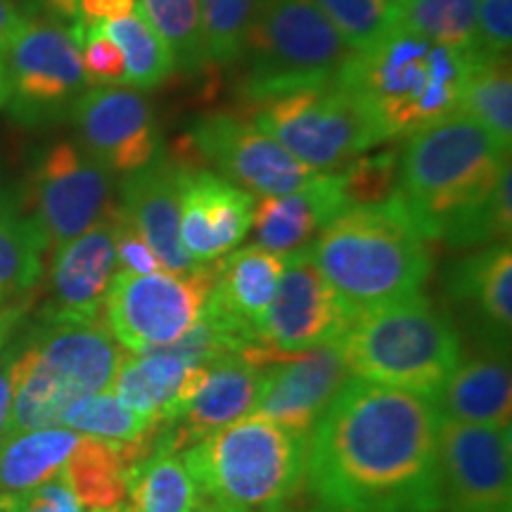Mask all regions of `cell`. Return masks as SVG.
Returning a JSON list of instances; mask_svg holds the SVG:
<instances>
[{
  "instance_id": "6da1fadb",
  "label": "cell",
  "mask_w": 512,
  "mask_h": 512,
  "mask_svg": "<svg viewBox=\"0 0 512 512\" xmlns=\"http://www.w3.org/2000/svg\"><path fill=\"white\" fill-rule=\"evenodd\" d=\"M434 401L351 380L316 422L304 482L325 512H441Z\"/></svg>"
},
{
  "instance_id": "7a4b0ae2",
  "label": "cell",
  "mask_w": 512,
  "mask_h": 512,
  "mask_svg": "<svg viewBox=\"0 0 512 512\" xmlns=\"http://www.w3.org/2000/svg\"><path fill=\"white\" fill-rule=\"evenodd\" d=\"M394 195L418 233L451 247L510 238V147L470 114H453L408 136Z\"/></svg>"
},
{
  "instance_id": "3957f363",
  "label": "cell",
  "mask_w": 512,
  "mask_h": 512,
  "mask_svg": "<svg viewBox=\"0 0 512 512\" xmlns=\"http://www.w3.org/2000/svg\"><path fill=\"white\" fill-rule=\"evenodd\" d=\"M351 318L422 294L432 254L399 197L351 204L309 247Z\"/></svg>"
},
{
  "instance_id": "277c9868",
  "label": "cell",
  "mask_w": 512,
  "mask_h": 512,
  "mask_svg": "<svg viewBox=\"0 0 512 512\" xmlns=\"http://www.w3.org/2000/svg\"><path fill=\"white\" fill-rule=\"evenodd\" d=\"M470 55L396 27L373 48L351 53L335 83L363 107L387 143L460 112Z\"/></svg>"
},
{
  "instance_id": "5b68a950",
  "label": "cell",
  "mask_w": 512,
  "mask_h": 512,
  "mask_svg": "<svg viewBox=\"0 0 512 512\" xmlns=\"http://www.w3.org/2000/svg\"><path fill=\"white\" fill-rule=\"evenodd\" d=\"M306 448L309 434L249 415L185 448L183 463L219 512H283L304 484Z\"/></svg>"
},
{
  "instance_id": "8992f818",
  "label": "cell",
  "mask_w": 512,
  "mask_h": 512,
  "mask_svg": "<svg viewBox=\"0 0 512 512\" xmlns=\"http://www.w3.org/2000/svg\"><path fill=\"white\" fill-rule=\"evenodd\" d=\"M351 377L434 401L463 358V339L425 294L358 313L339 337Z\"/></svg>"
},
{
  "instance_id": "52a82bcc",
  "label": "cell",
  "mask_w": 512,
  "mask_h": 512,
  "mask_svg": "<svg viewBox=\"0 0 512 512\" xmlns=\"http://www.w3.org/2000/svg\"><path fill=\"white\" fill-rule=\"evenodd\" d=\"M124 354L100 318L41 313L17 344L10 434L60 425L74 399L110 389Z\"/></svg>"
},
{
  "instance_id": "ba28073f",
  "label": "cell",
  "mask_w": 512,
  "mask_h": 512,
  "mask_svg": "<svg viewBox=\"0 0 512 512\" xmlns=\"http://www.w3.org/2000/svg\"><path fill=\"white\" fill-rule=\"evenodd\" d=\"M351 48L313 0H259L245 50L242 95L252 102L335 81Z\"/></svg>"
},
{
  "instance_id": "9c48e42d",
  "label": "cell",
  "mask_w": 512,
  "mask_h": 512,
  "mask_svg": "<svg viewBox=\"0 0 512 512\" xmlns=\"http://www.w3.org/2000/svg\"><path fill=\"white\" fill-rule=\"evenodd\" d=\"M254 105L256 124L316 174H337L382 145L363 107L335 81L275 93Z\"/></svg>"
},
{
  "instance_id": "30bf717a",
  "label": "cell",
  "mask_w": 512,
  "mask_h": 512,
  "mask_svg": "<svg viewBox=\"0 0 512 512\" xmlns=\"http://www.w3.org/2000/svg\"><path fill=\"white\" fill-rule=\"evenodd\" d=\"M211 292V261L192 271H117L102 316L114 342L128 354L181 342L200 325Z\"/></svg>"
},
{
  "instance_id": "8fae6325",
  "label": "cell",
  "mask_w": 512,
  "mask_h": 512,
  "mask_svg": "<svg viewBox=\"0 0 512 512\" xmlns=\"http://www.w3.org/2000/svg\"><path fill=\"white\" fill-rule=\"evenodd\" d=\"M12 117L22 124H53L86 91L79 41L72 24L27 17L3 50Z\"/></svg>"
},
{
  "instance_id": "7c38bea8",
  "label": "cell",
  "mask_w": 512,
  "mask_h": 512,
  "mask_svg": "<svg viewBox=\"0 0 512 512\" xmlns=\"http://www.w3.org/2000/svg\"><path fill=\"white\" fill-rule=\"evenodd\" d=\"M349 320L347 309L318 271L311 249L287 254L283 278L256 330V344L242 356L268 368L283 356L335 342Z\"/></svg>"
},
{
  "instance_id": "4fadbf2b",
  "label": "cell",
  "mask_w": 512,
  "mask_h": 512,
  "mask_svg": "<svg viewBox=\"0 0 512 512\" xmlns=\"http://www.w3.org/2000/svg\"><path fill=\"white\" fill-rule=\"evenodd\" d=\"M31 211L48 252L93 228L114 204V176L76 140L50 145L31 176Z\"/></svg>"
},
{
  "instance_id": "5bb4252c",
  "label": "cell",
  "mask_w": 512,
  "mask_h": 512,
  "mask_svg": "<svg viewBox=\"0 0 512 512\" xmlns=\"http://www.w3.org/2000/svg\"><path fill=\"white\" fill-rule=\"evenodd\" d=\"M188 136L197 155L207 159L219 176L254 197L287 195L318 176L254 119L216 112L197 119Z\"/></svg>"
},
{
  "instance_id": "9a60e30c",
  "label": "cell",
  "mask_w": 512,
  "mask_h": 512,
  "mask_svg": "<svg viewBox=\"0 0 512 512\" xmlns=\"http://www.w3.org/2000/svg\"><path fill=\"white\" fill-rule=\"evenodd\" d=\"M69 117L79 136L76 143L112 176H128L164 157L155 107L136 88L100 86L83 91Z\"/></svg>"
},
{
  "instance_id": "2e32d148",
  "label": "cell",
  "mask_w": 512,
  "mask_h": 512,
  "mask_svg": "<svg viewBox=\"0 0 512 512\" xmlns=\"http://www.w3.org/2000/svg\"><path fill=\"white\" fill-rule=\"evenodd\" d=\"M439 460L446 512H512L510 427L441 418Z\"/></svg>"
},
{
  "instance_id": "e0dca14e",
  "label": "cell",
  "mask_w": 512,
  "mask_h": 512,
  "mask_svg": "<svg viewBox=\"0 0 512 512\" xmlns=\"http://www.w3.org/2000/svg\"><path fill=\"white\" fill-rule=\"evenodd\" d=\"M349 380L351 373L339 339L302 354L283 356L266 368L252 415L311 434Z\"/></svg>"
},
{
  "instance_id": "ac0fdd59",
  "label": "cell",
  "mask_w": 512,
  "mask_h": 512,
  "mask_svg": "<svg viewBox=\"0 0 512 512\" xmlns=\"http://www.w3.org/2000/svg\"><path fill=\"white\" fill-rule=\"evenodd\" d=\"M287 254L249 245L211 261V292L204 306V320L238 344L240 354L256 344V330L266 316Z\"/></svg>"
},
{
  "instance_id": "d6986e66",
  "label": "cell",
  "mask_w": 512,
  "mask_h": 512,
  "mask_svg": "<svg viewBox=\"0 0 512 512\" xmlns=\"http://www.w3.org/2000/svg\"><path fill=\"white\" fill-rule=\"evenodd\" d=\"M181 245L195 264L233 252L252 230L256 197L214 171L178 164Z\"/></svg>"
},
{
  "instance_id": "ffe728a7",
  "label": "cell",
  "mask_w": 512,
  "mask_h": 512,
  "mask_svg": "<svg viewBox=\"0 0 512 512\" xmlns=\"http://www.w3.org/2000/svg\"><path fill=\"white\" fill-rule=\"evenodd\" d=\"M117 204L102 219L53 252L48 273V304L43 316H102L107 290L117 273Z\"/></svg>"
},
{
  "instance_id": "44dd1931",
  "label": "cell",
  "mask_w": 512,
  "mask_h": 512,
  "mask_svg": "<svg viewBox=\"0 0 512 512\" xmlns=\"http://www.w3.org/2000/svg\"><path fill=\"white\" fill-rule=\"evenodd\" d=\"M266 368L242 354H228L207 363V373L181 418L157 434V444L183 453L209 434L254 413Z\"/></svg>"
},
{
  "instance_id": "7402d4cb",
  "label": "cell",
  "mask_w": 512,
  "mask_h": 512,
  "mask_svg": "<svg viewBox=\"0 0 512 512\" xmlns=\"http://www.w3.org/2000/svg\"><path fill=\"white\" fill-rule=\"evenodd\" d=\"M204 373L207 363L190 361L171 347L124 354L110 392L133 413L150 418L164 430L181 418Z\"/></svg>"
},
{
  "instance_id": "603a6c76",
  "label": "cell",
  "mask_w": 512,
  "mask_h": 512,
  "mask_svg": "<svg viewBox=\"0 0 512 512\" xmlns=\"http://www.w3.org/2000/svg\"><path fill=\"white\" fill-rule=\"evenodd\" d=\"M117 207L119 214L143 235L166 271L185 273L197 266L181 245L178 164L159 157L145 169L124 176Z\"/></svg>"
},
{
  "instance_id": "cb8c5ba5",
  "label": "cell",
  "mask_w": 512,
  "mask_h": 512,
  "mask_svg": "<svg viewBox=\"0 0 512 512\" xmlns=\"http://www.w3.org/2000/svg\"><path fill=\"white\" fill-rule=\"evenodd\" d=\"M349 207L342 176L318 174L304 188L287 195L261 197L254 204L252 228L261 247L278 254L309 249L335 216Z\"/></svg>"
},
{
  "instance_id": "d4e9b609",
  "label": "cell",
  "mask_w": 512,
  "mask_h": 512,
  "mask_svg": "<svg viewBox=\"0 0 512 512\" xmlns=\"http://www.w3.org/2000/svg\"><path fill=\"white\" fill-rule=\"evenodd\" d=\"M448 297L463 306L491 347H510L512 328V249L510 242L486 245L458 261L448 275Z\"/></svg>"
},
{
  "instance_id": "484cf974",
  "label": "cell",
  "mask_w": 512,
  "mask_h": 512,
  "mask_svg": "<svg viewBox=\"0 0 512 512\" xmlns=\"http://www.w3.org/2000/svg\"><path fill=\"white\" fill-rule=\"evenodd\" d=\"M434 406L441 418L484 427H510L512 380L508 347L479 344L470 358H460Z\"/></svg>"
},
{
  "instance_id": "4316f807",
  "label": "cell",
  "mask_w": 512,
  "mask_h": 512,
  "mask_svg": "<svg viewBox=\"0 0 512 512\" xmlns=\"http://www.w3.org/2000/svg\"><path fill=\"white\" fill-rule=\"evenodd\" d=\"M81 434L62 425L8 434L0 441V508L60 475Z\"/></svg>"
},
{
  "instance_id": "83f0119b",
  "label": "cell",
  "mask_w": 512,
  "mask_h": 512,
  "mask_svg": "<svg viewBox=\"0 0 512 512\" xmlns=\"http://www.w3.org/2000/svg\"><path fill=\"white\" fill-rule=\"evenodd\" d=\"M200 491L181 453L157 444L128 472L124 512H195Z\"/></svg>"
},
{
  "instance_id": "f1b7e54d",
  "label": "cell",
  "mask_w": 512,
  "mask_h": 512,
  "mask_svg": "<svg viewBox=\"0 0 512 512\" xmlns=\"http://www.w3.org/2000/svg\"><path fill=\"white\" fill-rule=\"evenodd\" d=\"M143 456L136 448L81 437L62 475L88 512L114 508L124 503L128 472Z\"/></svg>"
},
{
  "instance_id": "f546056e",
  "label": "cell",
  "mask_w": 512,
  "mask_h": 512,
  "mask_svg": "<svg viewBox=\"0 0 512 512\" xmlns=\"http://www.w3.org/2000/svg\"><path fill=\"white\" fill-rule=\"evenodd\" d=\"M60 425L81 437L110 441L143 453L155 446L157 434L162 430L157 422L126 408L110 389L74 399L64 408Z\"/></svg>"
},
{
  "instance_id": "4dcf8cb0",
  "label": "cell",
  "mask_w": 512,
  "mask_h": 512,
  "mask_svg": "<svg viewBox=\"0 0 512 512\" xmlns=\"http://www.w3.org/2000/svg\"><path fill=\"white\" fill-rule=\"evenodd\" d=\"M505 147L512 145V74L510 57L470 55V72L463 88V107Z\"/></svg>"
},
{
  "instance_id": "1f68e13d",
  "label": "cell",
  "mask_w": 512,
  "mask_h": 512,
  "mask_svg": "<svg viewBox=\"0 0 512 512\" xmlns=\"http://www.w3.org/2000/svg\"><path fill=\"white\" fill-rule=\"evenodd\" d=\"M479 0H396V27L460 53H477Z\"/></svg>"
},
{
  "instance_id": "d6a6232c",
  "label": "cell",
  "mask_w": 512,
  "mask_h": 512,
  "mask_svg": "<svg viewBox=\"0 0 512 512\" xmlns=\"http://www.w3.org/2000/svg\"><path fill=\"white\" fill-rule=\"evenodd\" d=\"M48 242L38 223L22 209L0 200V292H27L43 275Z\"/></svg>"
},
{
  "instance_id": "836d02e7",
  "label": "cell",
  "mask_w": 512,
  "mask_h": 512,
  "mask_svg": "<svg viewBox=\"0 0 512 512\" xmlns=\"http://www.w3.org/2000/svg\"><path fill=\"white\" fill-rule=\"evenodd\" d=\"M100 29L117 43L126 62V86L136 91H152L176 74L174 57L166 43L147 24L140 8L131 15L102 22Z\"/></svg>"
},
{
  "instance_id": "e575fe53",
  "label": "cell",
  "mask_w": 512,
  "mask_h": 512,
  "mask_svg": "<svg viewBox=\"0 0 512 512\" xmlns=\"http://www.w3.org/2000/svg\"><path fill=\"white\" fill-rule=\"evenodd\" d=\"M138 8L169 48L176 72L192 76L209 67L202 29V0H140Z\"/></svg>"
},
{
  "instance_id": "d590c367",
  "label": "cell",
  "mask_w": 512,
  "mask_h": 512,
  "mask_svg": "<svg viewBox=\"0 0 512 512\" xmlns=\"http://www.w3.org/2000/svg\"><path fill=\"white\" fill-rule=\"evenodd\" d=\"M259 0H202L204 48L209 64L238 62L245 50Z\"/></svg>"
},
{
  "instance_id": "8d00e7d4",
  "label": "cell",
  "mask_w": 512,
  "mask_h": 512,
  "mask_svg": "<svg viewBox=\"0 0 512 512\" xmlns=\"http://www.w3.org/2000/svg\"><path fill=\"white\" fill-rule=\"evenodd\" d=\"M351 53L373 48L396 29L392 0H313Z\"/></svg>"
},
{
  "instance_id": "74e56055",
  "label": "cell",
  "mask_w": 512,
  "mask_h": 512,
  "mask_svg": "<svg viewBox=\"0 0 512 512\" xmlns=\"http://www.w3.org/2000/svg\"><path fill=\"white\" fill-rule=\"evenodd\" d=\"M342 190L351 204H375L387 200L396 190L399 150H382L361 155L339 171Z\"/></svg>"
},
{
  "instance_id": "f35d334b",
  "label": "cell",
  "mask_w": 512,
  "mask_h": 512,
  "mask_svg": "<svg viewBox=\"0 0 512 512\" xmlns=\"http://www.w3.org/2000/svg\"><path fill=\"white\" fill-rule=\"evenodd\" d=\"M72 31L79 41L81 67L88 86H126L124 55L117 43L100 29V24L74 22Z\"/></svg>"
},
{
  "instance_id": "ab89813d",
  "label": "cell",
  "mask_w": 512,
  "mask_h": 512,
  "mask_svg": "<svg viewBox=\"0 0 512 512\" xmlns=\"http://www.w3.org/2000/svg\"><path fill=\"white\" fill-rule=\"evenodd\" d=\"M512 0H479L477 3V53L510 57Z\"/></svg>"
},
{
  "instance_id": "60d3db41",
  "label": "cell",
  "mask_w": 512,
  "mask_h": 512,
  "mask_svg": "<svg viewBox=\"0 0 512 512\" xmlns=\"http://www.w3.org/2000/svg\"><path fill=\"white\" fill-rule=\"evenodd\" d=\"M5 512H88L79 501V496L74 494V489L69 486L67 479L60 475L48 479L36 489H31L29 494L17 498Z\"/></svg>"
},
{
  "instance_id": "b9f144b4",
  "label": "cell",
  "mask_w": 512,
  "mask_h": 512,
  "mask_svg": "<svg viewBox=\"0 0 512 512\" xmlns=\"http://www.w3.org/2000/svg\"><path fill=\"white\" fill-rule=\"evenodd\" d=\"M114 252H117V271L126 273H155L166 271L147 245L143 235L119 214L117 207V235H114Z\"/></svg>"
},
{
  "instance_id": "7bdbcfd3",
  "label": "cell",
  "mask_w": 512,
  "mask_h": 512,
  "mask_svg": "<svg viewBox=\"0 0 512 512\" xmlns=\"http://www.w3.org/2000/svg\"><path fill=\"white\" fill-rule=\"evenodd\" d=\"M15 356L17 344H5L0 351V441L10 434L12 396H15Z\"/></svg>"
},
{
  "instance_id": "ee69618b",
  "label": "cell",
  "mask_w": 512,
  "mask_h": 512,
  "mask_svg": "<svg viewBox=\"0 0 512 512\" xmlns=\"http://www.w3.org/2000/svg\"><path fill=\"white\" fill-rule=\"evenodd\" d=\"M138 10V0H79V24H102Z\"/></svg>"
},
{
  "instance_id": "f6af8a7d",
  "label": "cell",
  "mask_w": 512,
  "mask_h": 512,
  "mask_svg": "<svg viewBox=\"0 0 512 512\" xmlns=\"http://www.w3.org/2000/svg\"><path fill=\"white\" fill-rule=\"evenodd\" d=\"M22 12L12 0H0V53L8 48V43L12 41V36L17 34L19 27L24 24Z\"/></svg>"
},
{
  "instance_id": "bcb514c9",
  "label": "cell",
  "mask_w": 512,
  "mask_h": 512,
  "mask_svg": "<svg viewBox=\"0 0 512 512\" xmlns=\"http://www.w3.org/2000/svg\"><path fill=\"white\" fill-rule=\"evenodd\" d=\"M34 3L46 12V17L57 22L74 24L79 19V0H34Z\"/></svg>"
},
{
  "instance_id": "7dc6e473",
  "label": "cell",
  "mask_w": 512,
  "mask_h": 512,
  "mask_svg": "<svg viewBox=\"0 0 512 512\" xmlns=\"http://www.w3.org/2000/svg\"><path fill=\"white\" fill-rule=\"evenodd\" d=\"M24 313H27V306L24 304H0V351H3L5 344L10 342L12 332H15L17 325L22 323Z\"/></svg>"
},
{
  "instance_id": "c3c4849f",
  "label": "cell",
  "mask_w": 512,
  "mask_h": 512,
  "mask_svg": "<svg viewBox=\"0 0 512 512\" xmlns=\"http://www.w3.org/2000/svg\"><path fill=\"white\" fill-rule=\"evenodd\" d=\"M8 102V76H5V62L3 53H0V107Z\"/></svg>"
},
{
  "instance_id": "681fc988",
  "label": "cell",
  "mask_w": 512,
  "mask_h": 512,
  "mask_svg": "<svg viewBox=\"0 0 512 512\" xmlns=\"http://www.w3.org/2000/svg\"><path fill=\"white\" fill-rule=\"evenodd\" d=\"M195 512H219V510H216V508H211V505L209 503H200V505H197V508H195Z\"/></svg>"
},
{
  "instance_id": "f907efd6",
  "label": "cell",
  "mask_w": 512,
  "mask_h": 512,
  "mask_svg": "<svg viewBox=\"0 0 512 512\" xmlns=\"http://www.w3.org/2000/svg\"><path fill=\"white\" fill-rule=\"evenodd\" d=\"M91 512H124V505H114V508H102V510H91Z\"/></svg>"
},
{
  "instance_id": "816d5d0a",
  "label": "cell",
  "mask_w": 512,
  "mask_h": 512,
  "mask_svg": "<svg viewBox=\"0 0 512 512\" xmlns=\"http://www.w3.org/2000/svg\"><path fill=\"white\" fill-rule=\"evenodd\" d=\"M5 299H8V297H5V294H3V292H0V304H3V302H5Z\"/></svg>"
},
{
  "instance_id": "f5cc1de1",
  "label": "cell",
  "mask_w": 512,
  "mask_h": 512,
  "mask_svg": "<svg viewBox=\"0 0 512 512\" xmlns=\"http://www.w3.org/2000/svg\"><path fill=\"white\" fill-rule=\"evenodd\" d=\"M304 512H325L323 508H316V510H304Z\"/></svg>"
},
{
  "instance_id": "db71d44e",
  "label": "cell",
  "mask_w": 512,
  "mask_h": 512,
  "mask_svg": "<svg viewBox=\"0 0 512 512\" xmlns=\"http://www.w3.org/2000/svg\"><path fill=\"white\" fill-rule=\"evenodd\" d=\"M0 512H5V510H3V508H0Z\"/></svg>"
},
{
  "instance_id": "11a10c76",
  "label": "cell",
  "mask_w": 512,
  "mask_h": 512,
  "mask_svg": "<svg viewBox=\"0 0 512 512\" xmlns=\"http://www.w3.org/2000/svg\"><path fill=\"white\" fill-rule=\"evenodd\" d=\"M392 3H396V0H392Z\"/></svg>"
}]
</instances>
